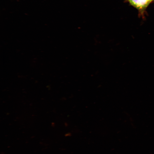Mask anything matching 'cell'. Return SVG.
I'll return each mask as SVG.
<instances>
[]
</instances>
